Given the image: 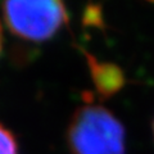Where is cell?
I'll return each mask as SVG.
<instances>
[{"instance_id": "cell-4", "label": "cell", "mask_w": 154, "mask_h": 154, "mask_svg": "<svg viewBox=\"0 0 154 154\" xmlns=\"http://www.w3.org/2000/svg\"><path fill=\"white\" fill-rule=\"evenodd\" d=\"M0 154H18V143L4 125L0 123Z\"/></svg>"}, {"instance_id": "cell-1", "label": "cell", "mask_w": 154, "mask_h": 154, "mask_svg": "<svg viewBox=\"0 0 154 154\" xmlns=\"http://www.w3.org/2000/svg\"><path fill=\"white\" fill-rule=\"evenodd\" d=\"M67 144L72 154H125L126 132L109 109L88 103L72 114Z\"/></svg>"}, {"instance_id": "cell-2", "label": "cell", "mask_w": 154, "mask_h": 154, "mask_svg": "<svg viewBox=\"0 0 154 154\" xmlns=\"http://www.w3.org/2000/svg\"><path fill=\"white\" fill-rule=\"evenodd\" d=\"M2 7L8 28L13 35L27 41L49 40L68 19L64 4L57 0L5 2Z\"/></svg>"}, {"instance_id": "cell-5", "label": "cell", "mask_w": 154, "mask_h": 154, "mask_svg": "<svg viewBox=\"0 0 154 154\" xmlns=\"http://www.w3.org/2000/svg\"><path fill=\"white\" fill-rule=\"evenodd\" d=\"M3 49V28H2V23H0V53Z\"/></svg>"}, {"instance_id": "cell-3", "label": "cell", "mask_w": 154, "mask_h": 154, "mask_svg": "<svg viewBox=\"0 0 154 154\" xmlns=\"http://www.w3.org/2000/svg\"><path fill=\"white\" fill-rule=\"evenodd\" d=\"M88 64L95 89L100 95L110 96L123 88V72L116 64L100 62L93 55H88Z\"/></svg>"}, {"instance_id": "cell-6", "label": "cell", "mask_w": 154, "mask_h": 154, "mask_svg": "<svg viewBox=\"0 0 154 154\" xmlns=\"http://www.w3.org/2000/svg\"><path fill=\"white\" fill-rule=\"evenodd\" d=\"M153 136H154V121H153Z\"/></svg>"}]
</instances>
